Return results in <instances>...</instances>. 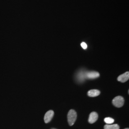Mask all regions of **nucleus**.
I'll return each mask as SVG.
<instances>
[{"mask_svg":"<svg viewBox=\"0 0 129 129\" xmlns=\"http://www.w3.org/2000/svg\"><path fill=\"white\" fill-rule=\"evenodd\" d=\"M98 119V114L96 112H92L89 116L88 122L89 123L92 124L95 123Z\"/></svg>","mask_w":129,"mask_h":129,"instance_id":"obj_6","label":"nucleus"},{"mask_svg":"<svg viewBox=\"0 0 129 129\" xmlns=\"http://www.w3.org/2000/svg\"><path fill=\"white\" fill-rule=\"evenodd\" d=\"M129 78V72H126L125 73L120 75L118 78V80L122 83L126 82Z\"/></svg>","mask_w":129,"mask_h":129,"instance_id":"obj_5","label":"nucleus"},{"mask_svg":"<svg viewBox=\"0 0 129 129\" xmlns=\"http://www.w3.org/2000/svg\"><path fill=\"white\" fill-rule=\"evenodd\" d=\"M77 114L76 111L74 110H71L69 111L68 114V122L70 126H72L74 124L77 120Z\"/></svg>","mask_w":129,"mask_h":129,"instance_id":"obj_1","label":"nucleus"},{"mask_svg":"<svg viewBox=\"0 0 129 129\" xmlns=\"http://www.w3.org/2000/svg\"><path fill=\"white\" fill-rule=\"evenodd\" d=\"M124 103L123 98L121 96H117L112 101V104L117 108L122 107Z\"/></svg>","mask_w":129,"mask_h":129,"instance_id":"obj_2","label":"nucleus"},{"mask_svg":"<svg viewBox=\"0 0 129 129\" xmlns=\"http://www.w3.org/2000/svg\"></svg>","mask_w":129,"mask_h":129,"instance_id":"obj_13","label":"nucleus"},{"mask_svg":"<svg viewBox=\"0 0 129 129\" xmlns=\"http://www.w3.org/2000/svg\"><path fill=\"white\" fill-rule=\"evenodd\" d=\"M100 93V91L98 89H91L88 91V95L89 97H95L99 96Z\"/></svg>","mask_w":129,"mask_h":129,"instance_id":"obj_7","label":"nucleus"},{"mask_svg":"<svg viewBox=\"0 0 129 129\" xmlns=\"http://www.w3.org/2000/svg\"><path fill=\"white\" fill-rule=\"evenodd\" d=\"M129 129V128H125V129Z\"/></svg>","mask_w":129,"mask_h":129,"instance_id":"obj_12","label":"nucleus"},{"mask_svg":"<svg viewBox=\"0 0 129 129\" xmlns=\"http://www.w3.org/2000/svg\"><path fill=\"white\" fill-rule=\"evenodd\" d=\"M100 77V74L96 71H89L85 72V77L86 78L89 79H95L98 78Z\"/></svg>","mask_w":129,"mask_h":129,"instance_id":"obj_3","label":"nucleus"},{"mask_svg":"<svg viewBox=\"0 0 129 129\" xmlns=\"http://www.w3.org/2000/svg\"><path fill=\"white\" fill-rule=\"evenodd\" d=\"M81 46L84 49H86L87 48V45L85 42H82L81 44Z\"/></svg>","mask_w":129,"mask_h":129,"instance_id":"obj_11","label":"nucleus"},{"mask_svg":"<svg viewBox=\"0 0 129 129\" xmlns=\"http://www.w3.org/2000/svg\"><path fill=\"white\" fill-rule=\"evenodd\" d=\"M104 121L107 124H110L114 122V120L110 117H107L104 119Z\"/></svg>","mask_w":129,"mask_h":129,"instance_id":"obj_10","label":"nucleus"},{"mask_svg":"<svg viewBox=\"0 0 129 129\" xmlns=\"http://www.w3.org/2000/svg\"><path fill=\"white\" fill-rule=\"evenodd\" d=\"M54 115V112L52 110H50V111H48L45 115L44 117V120L46 123H47L48 122H49L52 119L53 116Z\"/></svg>","mask_w":129,"mask_h":129,"instance_id":"obj_4","label":"nucleus"},{"mask_svg":"<svg viewBox=\"0 0 129 129\" xmlns=\"http://www.w3.org/2000/svg\"><path fill=\"white\" fill-rule=\"evenodd\" d=\"M104 129H120V126H119V125L117 124L112 125L106 124L104 126Z\"/></svg>","mask_w":129,"mask_h":129,"instance_id":"obj_8","label":"nucleus"},{"mask_svg":"<svg viewBox=\"0 0 129 129\" xmlns=\"http://www.w3.org/2000/svg\"><path fill=\"white\" fill-rule=\"evenodd\" d=\"M78 80H79V81H83L85 79H86V77H85V72L81 71L80 72H79V74H78Z\"/></svg>","mask_w":129,"mask_h":129,"instance_id":"obj_9","label":"nucleus"}]
</instances>
